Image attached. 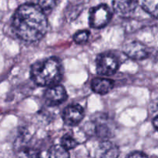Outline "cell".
I'll use <instances>...</instances> for the list:
<instances>
[{
    "label": "cell",
    "instance_id": "1",
    "mask_svg": "<svg viewBox=\"0 0 158 158\" xmlns=\"http://www.w3.org/2000/svg\"><path fill=\"white\" fill-rule=\"evenodd\" d=\"M48 26L46 13L33 3L21 5L12 16V30L18 38L25 42L41 40L47 33Z\"/></svg>",
    "mask_w": 158,
    "mask_h": 158
},
{
    "label": "cell",
    "instance_id": "2",
    "mask_svg": "<svg viewBox=\"0 0 158 158\" xmlns=\"http://www.w3.org/2000/svg\"><path fill=\"white\" fill-rule=\"evenodd\" d=\"M63 75V65L60 59L55 56L35 62L30 68L31 79L40 86L50 87L59 84Z\"/></svg>",
    "mask_w": 158,
    "mask_h": 158
},
{
    "label": "cell",
    "instance_id": "3",
    "mask_svg": "<svg viewBox=\"0 0 158 158\" xmlns=\"http://www.w3.org/2000/svg\"><path fill=\"white\" fill-rule=\"evenodd\" d=\"M120 67V60L115 54L106 52L100 53L96 59V69L102 76H111Z\"/></svg>",
    "mask_w": 158,
    "mask_h": 158
},
{
    "label": "cell",
    "instance_id": "4",
    "mask_svg": "<svg viewBox=\"0 0 158 158\" xmlns=\"http://www.w3.org/2000/svg\"><path fill=\"white\" fill-rule=\"evenodd\" d=\"M112 18V12L106 4H100L91 8L89 12V24L94 29L105 27Z\"/></svg>",
    "mask_w": 158,
    "mask_h": 158
},
{
    "label": "cell",
    "instance_id": "5",
    "mask_svg": "<svg viewBox=\"0 0 158 158\" xmlns=\"http://www.w3.org/2000/svg\"><path fill=\"white\" fill-rule=\"evenodd\" d=\"M67 97L66 89L62 85L59 84L48 87L43 95L46 103L50 106L62 104L67 100Z\"/></svg>",
    "mask_w": 158,
    "mask_h": 158
},
{
    "label": "cell",
    "instance_id": "6",
    "mask_svg": "<svg viewBox=\"0 0 158 158\" xmlns=\"http://www.w3.org/2000/svg\"><path fill=\"white\" fill-rule=\"evenodd\" d=\"M123 52L129 58L135 60H143L150 55L149 49L141 42L131 41L123 46Z\"/></svg>",
    "mask_w": 158,
    "mask_h": 158
},
{
    "label": "cell",
    "instance_id": "7",
    "mask_svg": "<svg viewBox=\"0 0 158 158\" xmlns=\"http://www.w3.org/2000/svg\"><path fill=\"white\" fill-rule=\"evenodd\" d=\"M85 112L83 106L80 104H69L63 112V120L65 124L75 127L83 120Z\"/></svg>",
    "mask_w": 158,
    "mask_h": 158
},
{
    "label": "cell",
    "instance_id": "8",
    "mask_svg": "<svg viewBox=\"0 0 158 158\" xmlns=\"http://www.w3.org/2000/svg\"><path fill=\"white\" fill-rule=\"evenodd\" d=\"M137 0H114L113 8L117 15L122 18H129L137 9Z\"/></svg>",
    "mask_w": 158,
    "mask_h": 158
},
{
    "label": "cell",
    "instance_id": "9",
    "mask_svg": "<svg viewBox=\"0 0 158 158\" xmlns=\"http://www.w3.org/2000/svg\"><path fill=\"white\" fill-rule=\"evenodd\" d=\"M119 155L118 146L110 140L100 142L95 152V158H118Z\"/></svg>",
    "mask_w": 158,
    "mask_h": 158
},
{
    "label": "cell",
    "instance_id": "10",
    "mask_svg": "<svg viewBox=\"0 0 158 158\" xmlns=\"http://www.w3.org/2000/svg\"><path fill=\"white\" fill-rule=\"evenodd\" d=\"M114 82L110 79L97 77L91 81V89L96 94L104 95L112 90Z\"/></svg>",
    "mask_w": 158,
    "mask_h": 158
},
{
    "label": "cell",
    "instance_id": "11",
    "mask_svg": "<svg viewBox=\"0 0 158 158\" xmlns=\"http://www.w3.org/2000/svg\"><path fill=\"white\" fill-rule=\"evenodd\" d=\"M94 133L100 138H102L104 140V139L110 138V137H111L113 136L112 131L107 126L105 120H103V118H102L101 120H97L94 122Z\"/></svg>",
    "mask_w": 158,
    "mask_h": 158
},
{
    "label": "cell",
    "instance_id": "12",
    "mask_svg": "<svg viewBox=\"0 0 158 158\" xmlns=\"http://www.w3.org/2000/svg\"><path fill=\"white\" fill-rule=\"evenodd\" d=\"M140 7L154 18L158 19V0H137Z\"/></svg>",
    "mask_w": 158,
    "mask_h": 158
},
{
    "label": "cell",
    "instance_id": "13",
    "mask_svg": "<svg viewBox=\"0 0 158 158\" xmlns=\"http://www.w3.org/2000/svg\"><path fill=\"white\" fill-rule=\"evenodd\" d=\"M79 143H79L78 140L76 138L73 132L66 134L62 137L61 140H60V145L66 151L74 149Z\"/></svg>",
    "mask_w": 158,
    "mask_h": 158
},
{
    "label": "cell",
    "instance_id": "14",
    "mask_svg": "<svg viewBox=\"0 0 158 158\" xmlns=\"http://www.w3.org/2000/svg\"><path fill=\"white\" fill-rule=\"evenodd\" d=\"M47 158H70L69 151L63 148L61 145H54L48 151Z\"/></svg>",
    "mask_w": 158,
    "mask_h": 158
},
{
    "label": "cell",
    "instance_id": "15",
    "mask_svg": "<svg viewBox=\"0 0 158 158\" xmlns=\"http://www.w3.org/2000/svg\"><path fill=\"white\" fill-rule=\"evenodd\" d=\"M17 158H41V154L35 148H24L19 151Z\"/></svg>",
    "mask_w": 158,
    "mask_h": 158
},
{
    "label": "cell",
    "instance_id": "16",
    "mask_svg": "<svg viewBox=\"0 0 158 158\" xmlns=\"http://www.w3.org/2000/svg\"><path fill=\"white\" fill-rule=\"evenodd\" d=\"M59 0H38V6L45 12H51L56 6Z\"/></svg>",
    "mask_w": 158,
    "mask_h": 158
},
{
    "label": "cell",
    "instance_id": "17",
    "mask_svg": "<svg viewBox=\"0 0 158 158\" xmlns=\"http://www.w3.org/2000/svg\"><path fill=\"white\" fill-rule=\"evenodd\" d=\"M89 35H90L89 31L83 29V30H80L76 32L73 39V41L77 44H83L88 41Z\"/></svg>",
    "mask_w": 158,
    "mask_h": 158
},
{
    "label": "cell",
    "instance_id": "18",
    "mask_svg": "<svg viewBox=\"0 0 158 158\" xmlns=\"http://www.w3.org/2000/svg\"><path fill=\"white\" fill-rule=\"evenodd\" d=\"M126 158H148L147 154L140 151H134L127 156Z\"/></svg>",
    "mask_w": 158,
    "mask_h": 158
},
{
    "label": "cell",
    "instance_id": "19",
    "mask_svg": "<svg viewBox=\"0 0 158 158\" xmlns=\"http://www.w3.org/2000/svg\"><path fill=\"white\" fill-rule=\"evenodd\" d=\"M153 125H154V127L158 131V116H157V117L153 120Z\"/></svg>",
    "mask_w": 158,
    "mask_h": 158
}]
</instances>
